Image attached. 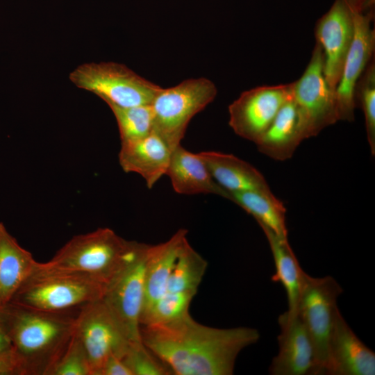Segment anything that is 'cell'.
<instances>
[{"label": "cell", "instance_id": "31", "mask_svg": "<svg viewBox=\"0 0 375 375\" xmlns=\"http://www.w3.org/2000/svg\"><path fill=\"white\" fill-rule=\"evenodd\" d=\"M100 375H132L122 358L110 357L104 364Z\"/></svg>", "mask_w": 375, "mask_h": 375}, {"label": "cell", "instance_id": "5", "mask_svg": "<svg viewBox=\"0 0 375 375\" xmlns=\"http://www.w3.org/2000/svg\"><path fill=\"white\" fill-rule=\"evenodd\" d=\"M216 94L215 84L205 78L161 88L151 103L153 131L172 151L181 144L191 119L211 103Z\"/></svg>", "mask_w": 375, "mask_h": 375}, {"label": "cell", "instance_id": "25", "mask_svg": "<svg viewBox=\"0 0 375 375\" xmlns=\"http://www.w3.org/2000/svg\"><path fill=\"white\" fill-rule=\"evenodd\" d=\"M116 119L121 142L142 138L153 131V114L150 105L123 108L108 104Z\"/></svg>", "mask_w": 375, "mask_h": 375}, {"label": "cell", "instance_id": "3", "mask_svg": "<svg viewBox=\"0 0 375 375\" xmlns=\"http://www.w3.org/2000/svg\"><path fill=\"white\" fill-rule=\"evenodd\" d=\"M146 244L128 241L109 228L70 239L42 268L88 275L106 287L140 253Z\"/></svg>", "mask_w": 375, "mask_h": 375}, {"label": "cell", "instance_id": "6", "mask_svg": "<svg viewBox=\"0 0 375 375\" xmlns=\"http://www.w3.org/2000/svg\"><path fill=\"white\" fill-rule=\"evenodd\" d=\"M69 79L108 105L123 108L150 105L161 88L125 65L115 62L83 64L70 73Z\"/></svg>", "mask_w": 375, "mask_h": 375}, {"label": "cell", "instance_id": "16", "mask_svg": "<svg viewBox=\"0 0 375 375\" xmlns=\"http://www.w3.org/2000/svg\"><path fill=\"white\" fill-rule=\"evenodd\" d=\"M172 150L154 131L133 141L121 142L119 162L126 172L140 175L151 188L166 174Z\"/></svg>", "mask_w": 375, "mask_h": 375}, {"label": "cell", "instance_id": "1", "mask_svg": "<svg viewBox=\"0 0 375 375\" xmlns=\"http://www.w3.org/2000/svg\"><path fill=\"white\" fill-rule=\"evenodd\" d=\"M140 335L176 375H232L239 353L260 338L256 328L210 327L190 314L169 322L141 325Z\"/></svg>", "mask_w": 375, "mask_h": 375}, {"label": "cell", "instance_id": "20", "mask_svg": "<svg viewBox=\"0 0 375 375\" xmlns=\"http://www.w3.org/2000/svg\"><path fill=\"white\" fill-rule=\"evenodd\" d=\"M38 264L0 222V308L10 301Z\"/></svg>", "mask_w": 375, "mask_h": 375}, {"label": "cell", "instance_id": "2", "mask_svg": "<svg viewBox=\"0 0 375 375\" xmlns=\"http://www.w3.org/2000/svg\"><path fill=\"white\" fill-rule=\"evenodd\" d=\"M24 375H49L67 348L78 312H49L8 303L2 307Z\"/></svg>", "mask_w": 375, "mask_h": 375}, {"label": "cell", "instance_id": "19", "mask_svg": "<svg viewBox=\"0 0 375 375\" xmlns=\"http://www.w3.org/2000/svg\"><path fill=\"white\" fill-rule=\"evenodd\" d=\"M215 182L230 194L270 189L263 175L239 158L217 151L198 153Z\"/></svg>", "mask_w": 375, "mask_h": 375}, {"label": "cell", "instance_id": "9", "mask_svg": "<svg viewBox=\"0 0 375 375\" xmlns=\"http://www.w3.org/2000/svg\"><path fill=\"white\" fill-rule=\"evenodd\" d=\"M74 333L88 356L91 375H100L110 357L122 358L131 343L102 299L81 309Z\"/></svg>", "mask_w": 375, "mask_h": 375}, {"label": "cell", "instance_id": "7", "mask_svg": "<svg viewBox=\"0 0 375 375\" xmlns=\"http://www.w3.org/2000/svg\"><path fill=\"white\" fill-rule=\"evenodd\" d=\"M342 292L331 276L316 278L303 272L297 313L312 344L313 375H324L329 339L339 310L337 301Z\"/></svg>", "mask_w": 375, "mask_h": 375}, {"label": "cell", "instance_id": "4", "mask_svg": "<svg viewBox=\"0 0 375 375\" xmlns=\"http://www.w3.org/2000/svg\"><path fill=\"white\" fill-rule=\"evenodd\" d=\"M106 289L88 275L46 269L39 262L8 303L49 312H78L102 299Z\"/></svg>", "mask_w": 375, "mask_h": 375}, {"label": "cell", "instance_id": "17", "mask_svg": "<svg viewBox=\"0 0 375 375\" xmlns=\"http://www.w3.org/2000/svg\"><path fill=\"white\" fill-rule=\"evenodd\" d=\"M166 175L178 194H213L227 199L230 198L229 193L213 179L200 156L186 150L181 144L172 151Z\"/></svg>", "mask_w": 375, "mask_h": 375}, {"label": "cell", "instance_id": "24", "mask_svg": "<svg viewBox=\"0 0 375 375\" xmlns=\"http://www.w3.org/2000/svg\"><path fill=\"white\" fill-rule=\"evenodd\" d=\"M208 263L189 244L181 250L169 279L167 292H197Z\"/></svg>", "mask_w": 375, "mask_h": 375}, {"label": "cell", "instance_id": "18", "mask_svg": "<svg viewBox=\"0 0 375 375\" xmlns=\"http://www.w3.org/2000/svg\"><path fill=\"white\" fill-rule=\"evenodd\" d=\"M187 235L188 231L181 228L166 242L149 246L145 267V296L141 317L167 292L169 279L178 254L188 241Z\"/></svg>", "mask_w": 375, "mask_h": 375}, {"label": "cell", "instance_id": "13", "mask_svg": "<svg viewBox=\"0 0 375 375\" xmlns=\"http://www.w3.org/2000/svg\"><path fill=\"white\" fill-rule=\"evenodd\" d=\"M353 36L352 13L344 0H335L318 19L315 38L324 54V73L329 87L335 91Z\"/></svg>", "mask_w": 375, "mask_h": 375}, {"label": "cell", "instance_id": "15", "mask_svg": "<svg viewBox=\"0 0 375 375\" xmlns=\"http://www.w3.org/2000/svg\"><path fill=\"white\" fill-rule=\"evenodd\" d=\"M278 351L272 360V375H313L315 355L307 330L297 315L289 318L284 312L278 317Z\"/></svg>", "mask_w": 375, "mask_h": 375}, {"label": "cell", "instance_id": "27", "mask_svg": "<svg viewBox=\"0 0 375 375\" xmlns=\"http://www.w3.org/2000/svg\"><path fill=\"white\" fill-rule=\"evenodd\" d=\"M356 106L362 108L367 139L372 155H375V65L374 57L358 79L354 92Z\"/></svg>", "mask_w": 375, "mask_h": 375}, {"label": "cell", "instance_id": "10", "mask_svg": "<svg viewBox=\"0 0 375 375\" xmlns=\"http://www.w3.org/2000/svg\"><path fill=\"white\" fill-rule=\"evenodd\" d=\"M149 244L106 287L104 303L130 342H142L140 318L144 306V276Z\"/></svg>", "mask_w": 375, "mask_h": 375}, {"label": "cell", "instance_id": "14", "mask_svg": "<svg viewBox=\"0 0 375 375\" xmlns=\"http://www.w3.org/2000/svg\"><path fill=\"white\" fill-rule=\"evenodd\" d=\"M375 353L338 310L329 339L324 375H374Z\"/></svg>", "mask_w": 375, "mask_h": 375}, {"label": "cell", "instance_id": "28", "mask_svg": "<svg viewBox=\"0 0 375 375\" xmlns=\"http://www.w3.org/2000/svg\"><path fill=\"white\" fill-rule=\"evenodd\" d=\"M122 360L132 375H170L169 368L143 343L131 342Z\"/></svg>", "mask_w": 375, "mask_h": 375}, {"label": "cell", "instance_id": "30", "mask_svg": "<svg viewBox=\"0 0 375 375\" xmlns=\"http://www.w3.org/2000/svg\"><path fill=\"white\" fill-rule=\"evenodd\" d=\"M0 375H24L20 360L12 347L0 351Z\"/></svg>", "mask_w": 375, "mask_h": 375}, {"label": "cell", "instance_id": "8", "mask_svg": "<svg viewBox=\"0 0 375 375\" xmlns=\"http://www.w3.org/2000/svg\"><path fill=\"white\" fill-rule=\"evenodd\" d=\"M324 65V51L316 42L307 67L293 82L292 99L300 116L304 139L316 136L339 121L335 91L325 79Z\"/></svg>", "mask_w": 375, "mask_h": 375}, {"label": "cell", "instance_id": "26", "mask_svg": "<svg viewBox=\"0 0 375 375\" xmlns=\"http://www.w3.org/2000/svg\"><path fill=\"white\" fill-rule=\"evenodd\" d=\"M196 294L192 292H166L141 317L140 326L169 322L189 315L190 305Z\"/></svg>", "mask_w": 375, "mask_h": 375}, {"label": "cell", "instance_id": "32", "mask_svg": "<svg viewBox=\"0 0 375 375\" xmlns=\"http://www.w3.org/2000/svg\"><path fill=\"white\" fill-rule=\"evenodd\" d=\"M12 347L8 326L2 307L0 308V351Z\"/></svg>", "mask_w": 375, "mask_h": 375}, {"label": "cell", "instance_id": "33", "mask_svg": "<svg viewBox=\"0 0 375 375\" xmlns=\"http://www.w3.org/2000/svg\"><path fill=\"white\" fill-rule=\"evenodd\" d=\"M351 9L367 10L374 8L375 0H344Z\"/></svg>", "mask_w": 375, "mask_h": 375}, {"label": "cell", "instance_id": "11", "mask_svg": "<svg viewBox=\"0 0 375 375\" xmlns=\"http://www.w3.org/2000/svg\"><path fill=\"white\" fill-rule=\"evenodd\" d=\"M294 83L260 86L242 92L228 107L229 126L256 143L281 107L292 98Z\"/></svg>", "mask_w": 375, "mask_h": 375}, {"label": "cell", "instance_id": "29", "mask_svg": "<svg viewBox=\"0 0 375 375\" xmlns=\"http://www.w3.org/2000/svg\"><path fill=\"white\" fill-rule=\"evenodd\" d=\"M49 375H91L88 356L74 332Z\"/></svg>", "mask_w": 375, "mask_h": 375}, {"label": "cell", "instance_id": "22", "mask_svg": "<svg viewBox=\"0 0 375 375\" xmlns=\"http://www.w3.org/2000/svg\"><path fill=\"white\" fill-rule=\"evenodd\" d=\"M260 226L268 241L274 262L275 273L272 276L271 280L274 283H281L284 288L288 306L285 313L289 318H292L298 312L304 271L301 267L288 238L278 236L266 226Z\"/></svg>", "mask_w": 375, "mask_h": 375}, {"label": "cell", "instance_id": "21", "mask_svg": "<svg viewBox=\"0 0 375 375\" xmlns=\"http://www.w3.org/2000/svg\"><path fill=\"white\" fill-rule=\"evenodd\" d=\"M303 140L300 116L292 98L281 107L255 144L262 153L275 160L284 161L292 158Z\"/></svg>", "mask_w": 375, "mask_h": 375}, {"label": "cell", "instance_id": "12", "mask_svg": "<svg viewBox=\"0 0 375 375\" xmlns=\"http://www.w3.org/2000/svg\"><path fill=\"white\" fill-rule=\"evenodd\" d=\"M351 10L353 36L335 89L338 120L347 122L354 119L356 85L374 58L375 47V32L372 27L374 8L362 11Z\"/></svg>", "mask_w": 375, "mask_h": 375}, {"label": "cell", "instance_id": "23", "mask_svg": "<svg viewBox=\"0 0 375 375\" xmlns=\"http://www.w3.org/2000/svg\"><path fill=\"white\" fill-rule=\"evenodd\" d=\"M229 200L252 215L260 226L267 227L279 237L288 238L286 209L270 189L232 193Z\"/></svg>", "mask_w": 375, "mask_h": 375}]
</instances>
